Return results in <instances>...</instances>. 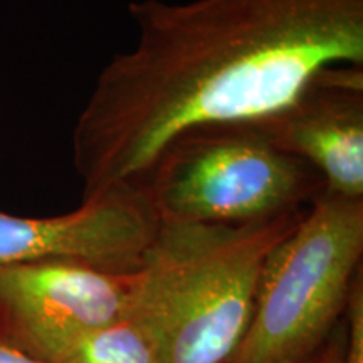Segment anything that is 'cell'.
Wrapping results in <instances>:
<instances>
[{
    "mask_svg": "<svg viewBox=\"0 0 363 363\" xmlns=\"http://www.w3.org/2000/svg\"><path fill=\"white\" fill-rule=\"evenodd\" d=\"M130 51L98 74L72 131L83 199L142 184L189 131L261 123L323 69L363 66V0H133Z\"/></svg>",
    "mask_w": 363,
    "mask_h": 363,
    "instance_id": "obj_1",
    "label": "cell"
},
{
    "mask_svg": "<svg viewBox=\"0 0 363 363\" xmlns=\"http://www.w3.org/2000/svg\"><path fill=\"white\" fill-rule=\"evenodd\" d=\"M306 208L247 224L162 222L138 271L131 316L163 363H227L246 337L266 257Z\"/></svg>",
    "mask_w": 363,
    "mask_h": 363,
    "instance_id": "obj_2",
    "label": "cell"
},
{
    "mask_svg": "<svg viewBox=\"0 0 363 363\" xmlns=\"http://www.w3.org/2000/svg\"><path fill=\"white\" fill-rule=\"evenodd\" d=\"M363 256V199L323 190L262 266L246 337L233 363L315 355L345 320Z\"/></svg>",
    "mask_w": 363,
    "mask_h": 363,
    "instance_id": "obj_3",
    "label": "cell"
},
{
    "mask_svg": "<svg viewBox=\"0 0 363 363\" xmlns=\"http://www.w3.org/2000/svg\"><path fill=\"white\" fill-rule=\"evenodd\" d=\"M162 222L247 224L305 206L325 190L308 163L274 147L254 123L179 136L142 184Z\"/></svg>",
    "mask_w": 363,
    "mask_h": 363,
    "instance_id": "obj_4",
    "label": "cell"
},
{
    "mask_svg": "<svg viewBox=\"0 0 363 363\" xmlns=\"http://www.w3.org/2000/svg\"><path fill=\"white\" fill-rule=\"evenodd\" d=\"M136 272L72 259L0 264V343L56 363L91 331L131 316Z\"/></svg>",
    "mask_w": 363,
    "mask_h": 363,
    "instance_id": "obj_5",
    "label": "cell"
},
{
    "mask_svg": "<svg viewBox=\"0 0 363 363\" xmlns=\"http://www.w3.org/2000/svg\"><path fill=\"white\" fill-rule=\"evenodd\" d=\"M158 227L160 217L140 184L91 195L62 216L22 217L0 211V264L72 259L103 271L136 272Z\"/></svg>",
    "mask_w": 363,
    "mask_h": 363,
    "instance_id": "obj_6",
    "label": "cell"
},
{
    "mask_svg": "<svg viewBox=\"0 0 363 363\" xmlns=\"http://www.w3.org/2000/svg\"><path fill=\"white\" fill-rule=\"evenodd\" d=\"M254 125L308 163L326 192L363 199V66L323 69L288 108Z\"/></svg>",
    "mask_w": 363,
    "mask_h": 363,
    "instance_id": "obj_7",
    "label": "cell"
},
{
    "mask_svg": "<svg viewBox=\"0 0 363 363\" xmlns=\"http://www.w3.org/2000/svg\"><path fill=\"white\" fill-rule=\"evenodd\" d=\"M56 363H163L160 345L135 316L78 340Z\"/></svg>",
    "mask_w": 363,
    "mask_h": 363,
    "instance_id": "obj_8",
    "label": "cell"
},
{
    "mask_svg": "<svg viewBox=\"0 0 363 363\" xmlns=\"http://www.w3.org/2000/svg\"><path fill=\"white\" fill-rule=\"evenodd\" d=\"M347 347L343 363H363V276H357L345 311Z\"/></svg>",
    "mask_w": 363,
    "mask_h": 363,
    "instance_id": "obj_9",
    "label": "cell"
},
{
    "mask_svg": "<svg viewBox=\"0 0 363 363\" xmlns=\"http://www.w3.org/2000/svg\"><path fill=\"white\" fill-rule=\"evenodd\" d=\"M345 321V320H343ZM340 323L318 355L316 363H343L345 362V347H347V326Z\"/></svg>",
    "mask_w": 363,
    "mask_h": 363,
    "instance_id": "obj_10",
    "label": "cell"
},
{
    "mask_svg": "<svg viewBox=\"0 0 363 363\" xmlns=\"http://www.w3.org/2000/svg\"><path fill=\"white\" fill-rule=\"evenodd\" d=\"M0 363H43V362L34 360V358L27 357L26 353L0 343Z\"/></svg>",
    "mask_w": 363,
    "mask_h": 363,
    "instance_id": "obj_11",
    "label": "cell"
},
{
    "mask_svg": "<svg viewBox=\"0 0 363 363\" xmlns=\"http://www.w3.org/2000/svg\"><path fill=\"white\" fill-rule=\"evenodd\" d=\"M320 352L315 353V355H308L301 358H288V360H279V362H271V363H316ZM227 363H233V362H227Z\"/></svg>",
    "mask_w": 363,
    "mask_h": 363,
    "instance_id": "obj_12",
    "label": "cell"
}]
</instances>
